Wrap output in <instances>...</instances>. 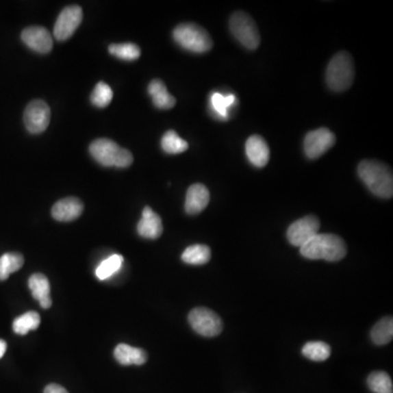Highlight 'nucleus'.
Masks as SVG:
<instances>
[{
  "label": "nucleus",
  "mask_w": 393,
  "mask_h": 393,
  "mask_svg": "<svg viewBox=\"0 0 393 393\" xmlns=\"http://www.w3.org/2000/svg\"><path fill=\"white\" fill-rule=\"evenodd\" d=\"M358 175L375 196L390 199L393 196L392 170L383 162L364 160L357 168Z\"/></svg>",
  "instance_id": "obj_1"
},
{
  "label": "nucleus",
  "mask_w": 393,
  "mask_h": 393,
  "mask_svg": "<svg viewBox=\"0 0 393 393\" xmlns=\"http://www.w3.org/2000/svg\"><path fill=\"white\" fill-rule=\"evenodd\" d=\"M348 253L344 240L338 235L319 234L301 247V255L310 260L335 262L342 260Z\"/></svg>",
  "instance_id": "obj_2"
},
{
  "label": "nucleus",
  "mask_w": 393,
  "mask_h": 393,
  "mask_svg": "<svg viewBox=\"0 0 393 393\" xmlns=\"http://www.w3.org/2000/svg\"><path fill=\"white\" fill-rule=\"evenodd\" d=\"M354 77L355 69L353 58L348 51H340L327 67V84L332 91H346L353 84Z\"/></svg>",
  "instance_id": "obj_3"
},
{
  "label": "nucleus",
  "mask_w": 393,
  "mask_h": 393,
  "mask_svg": "<svg viewBox=\"0 0 393 393\" xmlns=\"http://www.w3.org/2000/svg\"><path fill=\"white\" fill-rule=\"evenodd\" d=\"M90 153L103 166L125 168L130 166L134 162L129 150L121 148L116 142L105 138L93 141L90 146Z\"/></svg>",
  "instance_id": "obj_4"
},
{
  "label": "nucleus",
  "mask_w": 393,
  "mask_h": 393,
  "mask_svg": "<svg viewBox=\"0 0 393 393\" xmlns=\"http://www.w3.org/2000/svg\"><path fill=\"white\" fill-rule=\"evenodd\" d=\"M174 40L183 49L192 53H205L212 49L213 40L210 34L200 25L194 23H181L173 32Z\"/></svg>",
  "instance_id": "obj_5"
},
{
  "label": "nucleus",
  "mask_w": 393,
  "mask_h": 393,
  "mask_svg": "<svg viewBox=\"0 0 393 393\" xmlns=\"http://www.w3.org/2000/svg\"><path fill=\"white\" fill-rule=\"evenodd\" d=\"M229 29L238 42L248 49H258L260 34L258 27L249 14L237 11L229 20Z\"/></svg>",
  "instance_id": "obj_6"
},
{
  "label": "nucleus",
  "mask_w": 393,
  "mask_h": 393,
  "mask_svg": "<svg viewBox=\"0 0 393 393\" xmlns=\"http://www.w3.org/2000/svg\"><path fill=\"white\" fill-rule=\"evenodd\" d=\"M188 321L194 331L202 337H216L223 329L221 318L209 308H194L189 314Z\"/></svg>",
  "instance_id": "obj_7"
},
{
  "label": "nucleus",
  "mask_w": 393,
  "mask_h": 393,
  "mask_svg": "<svg viewBox=\"0 0 393 393\" xmlns=\"http://www.w3.org/2000/svg\"><path fill=\"white\" fill-rule=\"evenodd\" d=\"M319 229H320L319 218L315 216H306L290 225L286 236L290 244L301 248L316 235L319 234Z\"/></svg>",
  "instance_id": "obj_8"
},
{
  "label": "nucleus",
  "mask_w": 393,
  "mask_h": 393,
  "mask_svg": "<svg viewBox=\"0 0 393 393\" xmlns=\"http://www.w3.org/2000/svg\"><path fill=\"white\" fill-rule=\"evenodd\" d=\"M82 9L77 5H68L60 12L54 25V36L57 40H67L75 34L82 22Z\"/></svg>",
  "instance_id": "obj_9"
},
{
  "label": "nucleus",
  "mask_w": 393,
  "mask_h": 393,
  "mask_svg": "<svg viewBox=\"0 0 393 393\" xmlns=\"http://www.w3.org/2000/svg\"><path fill=\"white\" fill-rule=\"evenodd\" d=\"M25 127L31 134H42L45 131L51 121V108L42 100L29 103L23 115Z\"/></svg>",
  "instance_id": "obj_10"
},
{
  "label": "nucleus",
  "mask_w": 393,
  "mask_h": 393,
  "mask_svg": "<svg viewBox=\"0 0 393 393\" xmlns=\"http://www.w3.org/2000/svg\"><path fill=\"white\" fill-rule=\"evenodd\" d=\"M335 140L333 132L328 128H319L308 132L304 140L305 153L308 159H318L334 146Z\"/></svg>",
  "instance_id": "obj_11"
},
{
  "label": "nucleus",
  "mask_w": 393,
  "mask_h": 393,
  "mask_svg": "<svg viewBox=\"0 0 393 393\" xmlns=\"http://www.w3.org/2000/svg\"><path fill=\"white\" fill-rule=\"evenodd\" d=\"M23 43L40 54H47L53 49V36L43 27H29L21 34Z\"/></svg>",
  "instance_id": "obj_12"
},
{
  "label": "nucleus",
  "mask_w": 393,
  "mask_h": 393,
  "mask_svg": "<svg viewBox=\"0 0 393 393\" xmlns=\"http://www.w3.org/2000/svg\"><path fill=\"white\" fill-rule=\"evenodd\" d=\"M84 212V203L76 196H68L55 203L51 216L58 222L75 221Z\"/></svg>",
  "instance_id": "obj_13"
},
{
  "label": "nucleus",
  "mask_w": 393,
  "mask_h": 393,
  "mask_svg": "<svg viewBox=\"0 0 393 393\" xmlns=\"http://www.w3.org/2000/svg\"><path fill=\"white\" fill-rule=\"evenodd\" d=\"M209 202H210V192L207 187L202 183H194L187 190L185 210L190 216H196L205 210Z\"/></svg>",
  "instance_id": "obj_14"
},
{
  "label": "nucleus",
  "mask_w": 393,
  "mask_h": 393,
  "mask_svg": "<svg viewBox=\"0 0 393 393\" xmlns=\"http://www.w3.org/2000/svg\"><path fill=\"white\" fill-rule=\"evenodd\" d=\"M138 234L147 240H157L163 233V224L159 214L151 207L143 209L142 216L137 225Z\"/></svg>",
  "instance_id": "obj_15"
},
{
  "label": "nucleus",
  "mask_w": 393,
  "mask_h": 393,
  "mask_svg": "<svg viewBox=\"0 0 393 393\" xmlns=\"http://www.w3.org/2000/svg\"><path fill=\"white\" fill-rule=\"evenodd\" d=\"M246 154L251 164L256 167L266 166L270 159L269 146L262 136H251L246 141Z\"/></svg>",
  "instance_id": "obj_16"
},
{
  "label": "nucleus",
  "mask_w": 393,
  "mask_h": 393,
  "mask_svg": "<svg viewBox=\"0 0 393 393\" xmlns=\"http://www.w3.org/2000/svg\"><path fill=\"white\" fill-rule=\"evenodd\" d=\"M29 288L32 295L40 303V307L49 309L51 306V286L49 281L42 273H36L29 279Z\"/></svg>",
  "instance_id": "obj_17"
},
{
  "label": "nucleus",
  "mask_w": 393,
  "mask_h": 393,
  "mask_svg": "<svg viewBox=\"0 0 393 393\" xmlns=\"http://www.w3.org/2000/svg\"><path fill=\"white\" fill-rule=\"evenodd\" d=\"M114 356L123 366H130V365L140 366L148 359L146 351H143L142 348H134L128 344L117 345L114 351Z\"/></svg>",
  "instance_id": "obj_18"
},
{
  "label": "nucleus",
  "mask_w": 393,
  "mask_h": 393,
  "mask_svg": "<svg viewBox=\"0 0 393 393\" xmlns=\"http://www.w3.org/2000/svg\"><path fill=\"white\" fill-rule=\"evenodd\" d=\"M148 92L150 97H152L153 104L155 107L160 110H170L176 104L175 97L167 91L166 86L163 81L155 79L152 80L149 84Z\"/></svg>",
  "instance_id": "obj_19"
},
{
  "label": "nucleus",
  "mask_w": 393,
  "mask_h": 393,
  "mask_svg": "<svg viewBox=\"0 0 393 393\" xmlns=\"http://www.w3.org/2000/svg\"><path fill=\"white\" fill-rule=\"evenodd\" d=\"M236 97L234 94L223 95L218 92H213L210 97V110L213 116L221 121L229 118V108L234 104Z\"/></svg>",
  "instance_id": "obj_20"
},
{
  "label": "nucleus",
  "mask_w": 393,
  "mask_h": 393,
  "mask_svg": "<svg viewBox=\"0 0 393 393\" xmlns=\"http://www.w3.org/2000/svg\"><path fill=\"white\" fill-rule=\"evenodd\" d=\"M211 259V249L207 245L189 246L181 255V260L185 264H192V266H202L207 264Z\"/></svg>",
  "instance_id": "obj_21"
},
{
  "label": "nucleus",
  "mask_w": 393,
  "mask_h": 393,
  "mask_svg": "<svg viewBox=\"0 0 393 393\" xmlns=\"http://www.w3.org/2000/svg\"><path fill=\"white\" fill-rule=\"evenodd\" d=\"M372 342L377 345L388 344L393 338L392 317H385L378 321L370 332Z\"/></svg>",
  "instance_id": "obj_22"
},
{
  "label": "nucleus",
  "mask_w": 393,
  "mask_h": 393,
  "mask_svg": "<svg viewBox=\"0 0 393 393\" xmlns=\"http://www.w3.org/2000/svg\"><path fill=\"white\" fill-rule=\"evenodd\" d=\"M25 264L21 253H7L0 257V281L8 279L11 273L16 272Z\"/></svg>",
  "instance_id": "obj_23"
},
{
  "label": "nucleus",
  "mask_w": 393,
  "mask_h": 393,
  "mask_svg": "<svg viewBox=\"0 0 393 393\" xmlns=\"http://www.w3.org/2000/svg\"><path fill=\"white\" fill-rule=\"evenodd\" d=\"M303 355L310 361L325 362L330 357L331 348L327 343L321 341H313L304 345L302 350Z\"/></svg>",
  "instance_id": "obj_24"
},
{
  "label": "nucleus",
  "mask_w": 393,
  "mask_h": 393,
  "mask_svg": "<svg viewBox=\"0 0 393 393\" xmlns=\"http://www.w3.org/2000/svg\"><path fill=\"white\" fill-rule=\"evenodd\" d=\"M40 317L36 312H27L14 321L12 328L16 334L25 335L29 331L36 330L40 326Z\"/></svg>",
  "instance_id": "obj_25"
},
{
  "label": "nucleus",
  "mask_w": 393,
  "mask_h": 393,
  "mask_svg": "<svg viewBox=\"0 0 393 393\" xmlns=\"http://www.w3.org/2000/svg\"><path fill=\"white\" fill-rule=\"evenodd\" d=\"M162 149L168 154H179L188 150V143L181 139L174 130L165 132L161 140Z\"/></svg>",
  "instance_id": "obj_26"
},
{
  "label": "nucleus",
  "mask_w": 393,
  "mask_h": 393,
  "mask_svg": "<svg viewBox=\"0 0 393 393\" xmlns=\"http://www.w3.org/2000/svg\"><path fill=\"white\" fill-rule=\"evenodd\" d=\"M368 387L375 393H393L392 380L385 372H374L367 379Z\"/></svg>",
  "instance_id": "obj_27"
},
{
  "label": "nucleus",
  "mask_w": 393,
  "mask_h": 393,
  "mask_svg": "<svg viewBox=\"0 0 393 393\" xmlns=\"http://www.w3.org/2000/svg\"><path fill=\"white\" fill-rule=\"evenodd\" d=\"M108 51L113 56L123 60H136L140 57L141 51L139 46L134 43L112 44Z\"/></svg>",
  "instance_id": "obj_28"
},
{
  "label": "nucleus",
  "mask_w": 393,
  "mask_h": 393,
  "mask_svg": "<svg viewBox=\"0 0 393 393\" xmlns=\"http://www.w3.org/2000/svg\"><path fill=\"white\" fill-rule=\"evenodd\" d=\"M124 262V257L121 255H113L101 262L97 269V277L99 280H106L108 277L119 271Z\"/></svg>",
  "instance_id": "obj_29"
},
{
  "label": "nucleus",
  "mask_w": 393,
  "mask_h": 393,
  "mask_svg": "<svg viewBox=\"0 0 393 393\" xmlns=\"http://www.w3.org/2000/svg\"><path fill=\"white\" fill-rule=\"evenodd\" d=\"M112 100H113V91L111 86L104 82H99L92 92V104L97 107L104 108L111 104Z\"/></svg>",
  "instance_id": "obj_30"
},
{
  "label": "nucleus",
  "mask_w": 393,
  "mask_h": 393,
  "mask_svg": "<svg viewBox=\"0 0 393 393\" xmlns=\"http://www.w3.org/2000/svg\"><path fill=\"white\" fill-rule=\"evenodd\" d=\"M44 393H68V391L62 385L51 383V385L46 387Z\"/></svg>",
  "instance_id": "obj_31"
},
{
  "label": "nucleus",
  "mask_w": 393,
  "mask_h": 393,
  "mask_svg": "<svg viewBox=\"0 0 393 393\" xmlns=\"http://www.w3.org/2000/svg\"><path fill=\"white\" fill-rule=\"evenodd\" d=\"M5 350H7V343L3 340H0V358L5 355Z\"/></svg>",
  "instance_id": "obj_32"
}]
</instances>
